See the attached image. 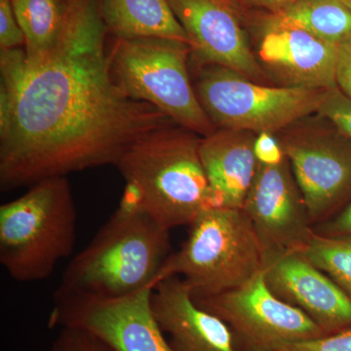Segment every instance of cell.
I'll return each instance as SVG.
<instances>
[{
	"instance_id": "e0dca14e",
	"label": "cell",
	"mask_w": 351,
	"mask_h": 351,
	"mask_svg": "<svg viewBox=\"0 0 351 351\" xmlns=\"http://www.w3.org/2000/svg\"><path fill=\"white\" fill-rule=\"evenodd\" d=\"M108 31L117 39L164 38L191 40L169 0H100Z\"/></svg>"
},
{
	"instance_id": "9a60e30c",
	"label": "cell",
	"mask_w": 351,
	"mask_h": 351,
	"mask_svg": "<svg viewBox=\"0 0 351 351\" xmlns=\"http://www.w3.org/2000/svg\"><path fill=\"white\" fill-rule=\"evenodd\" d=\"M152 307L176 351H239L228 325L198 306L179 276L156 284Z\"/></svg>"
},
{
	"instance_id": "d4e9b609",
	"label": "cell",
	"mask_w": 351,
	"mask_h": 351,
	"mask_svg": "<svg viewBox=\"0 0 351 351\" xmlns=\"http://www.w3.org/2000/svg\"><path fill=\"white\" fill-rule=\"evenodd\" d=\"M336 82L339 91L351 100V34L337 44Z\"/></svg>"
},
{
	"instance_id": "30bf717a",
	"label": "cell",
	"mask_w": 351,
	"mask_h": 351,
	"mask_svg": "<svg viewBox=\"0 0 351 351\" xmlns=\"http://www.w3.org/2000/svg\"><path fill=\"white\" fill-rule=\"evenodd\" d=\"M152 291L119 299L55 293L48 326L84 330L113 351H176L154 316Z\"/></svg>"
},
{
	"instance_id": "277c9868",
	"label": "cell",
	"mask_w": 351,
	"mask_h": 351,
	"mask_svg": "<svg viewBox=\"0 0 351 351\" xmlns=\"http://www.w3.org/2000/svg\"><path fill=\"white\" fill-rule=\"evenodd\" d=\"M77 213L66 177L32 184L27 193L0 206V263L20 283L52 276L71 257Z\"/></svg>"
},
{
	"instance_id": "6da1fadb",
	"label": "cell",
	"mask_w": 351,
	"mask_h": 351,
	"mask_svg": "<svg viewBox=\"0 0 351 351\" xmlns=\"http://www.w3.org/2000/svg\"><path fill=\"white\" fill-rule=\"evenodd\" d=\"M100 0H66L57 45L29 59L0 50V186L117 166L134 143L175 124L113 80Z\"/></svg>"
},
{
	"instance_id": "5b68a950",
	"label": "cell",
	"mask_w": 351,
	"mask_h": 351,
	"mask_svg": "<svg viewBox=\"0 0 351 351\" xmlns=\"http://www.w3.org/2000/svg\"><path fill=\"white\" fill-rule=\"evenodd\" d=\"M189 226L157 283L179 276L196 299L240 287L262 271L265 252L243 209L208 208Z\"/></svg>"
},
{
	"instance_id": "52a82bcc",
	"label": "cell",
	"mask_w": 351,
	"mask_h": 351,
	"mask_svg": "<svg viewBox=\"0 0 351 351\" xmlns=\"http://www.w3.org/2000/svg\"><path fill=\"white\" fill-rule=\"evenodd\" d=\"M195 83L203 110L215 127L276 134L316 114L328 90L265 86L232 69L205 64Z\"/></svg>"
},
{
	"instance_id": "cb8c5ba5",
	"label": "cell",
	"mask_w": 351,
	"mask_h": 351,
	"mask_svg": "<svg viewBox=\"0 0 351 351\" xmlns=\"http://www.w3.org/2000/svg\"><path fill=\"white\" fill-rule=\"evenodd\" d=\"M276 351H351V328L321 338L289 343Z\"/></svg>"
},
{
	"instance_id": "f1b7e54d",
	"label": "cell",
	"mask_w": 351,
	"mask_h": 351,
	"mask_svg": "<svg viewBox=\"0 0 351 351\" xmlns=\"http://www.w3.org/2000/svg\"><path fill=\"white\" fill-rule=\"evenodd\" d=\"M341 1H343L346 6L350 7V8L351 9V0H341Z\"/></svg>"
},
{
	"instance_id": "7402d4cb",
	"label": "cell",
	"mask_w": 351,
	"mask_h": 351,
	"mask_svg": "<svg viewBox=\"0 0 351 351\" xmlns=\"http://www.w3.org/2000/svg\"><path fill=\"white\" fill-rule=\"evenodd\" d=\"M317 114L332 122L351 138V100L338 87L328 90Z\"/></svg>"
},
{
	"instance_id": "44dd1931",
	"label": "cell",
	"mask_w": 351,
	"mask_h": 351,
	"mask_svg": "<svg viewBox=\"0 0 351 351\" xmlns=\"http://www.w3.org/2000/svg\"><path fill=\"white\" fill-rule=\"evenodd\" d=\"M45 351H113L100 339L84 330L61 328L56 339Z\"/></svg>"
},
{
	"instance_id": "484cf974",
	"label": "cell",
	"mask_w": 351,
	"mask_h": 351,
	"mask_svg": "<svg viewBox=\"0 0 351 351\" xmlns=\"http://www.w3.org/2000/svg\"><path fill=\"white\" fill-rule=\"evenodd\" d=\"M256 158L258 162L263 164H278L286 158L282 145L274 134H258L254 145Z\"/></svg>"
},
{
	"instance_id": "7a4b0ae2",
	"label": "cell",
	"mask_w": 351,
	"mask_h": 351,
	"mask_svg": "<svg viewBox=\"0 0 351 351\" xmlns=\"http://www.w3.org/2000/svg\"><path fill=\"white\" fill-rule=\"evenodd\" d=\"M173 253L170 230L124 191L119 208L64 269L58 294L119 299L154 288Z\"/></svg>"
},
{
	"instance_id": "4fadbf2b",
	"label": "cell",
	"mask_w": 351,
	"mask_h": 351,
	"mask_svg": "<svg viewBox=\"0 0 351 351\" xmlns=\"http://www.w3.org/2000/svg\"><path fill=\"white\" fill-rule=\"evenodd\" d=\"M169 3L201 62L232 69L255 82L267 80L228 0H169Z\"/></svg>"
},
{
	"instance_id": "5bb4252c",
	"label": "cell",
	"mask_w": 351,
	"mask_h": 351,
	"mask_svg": "<svg viewBox=\"0 0 351 351\" xmlns=\"http://www.w3.org/2000/svg\"><path fill=\"white\" fill-rule=\"evenodd\" d=\"M258 63L282 86L330 90L337 86V44L270 15L257 47Z\"/></svg>"
},
{
	"instance_id": "3957f363",
	"label": "cell",
	"mask_w": 351,
	"mask_h": 351,
	"mask_svg": "<svg viewBox=\"0 0 351 351\" xmlns=\"http://www.w3.org/2000/svg\"><path fill=\"white\" fill-rule=\"evenodd\" d=\"M200 142L195 132L173 124L134 143L117 164L138 207L167 230L189 226L213 208Z\"/></svg>"
},
{
	"instance_id": "8992f818",
	"label": "cell",
	"mask_w": 351,
	"mask_h": 351,
	"mask_svg": "<svg viewBox=\"0 0 351 351\" xmlns=\"http://www.w3.org/2000/svg\"><path fill=\"white\" fill-rule=\"evenodd\" d=\"M189 44L164 38L115 39L113 80L135 100L151 104L178 126L206 137L216 131L189 77Z\"/></svg>"
},
{
	"instance_id": "83f0119b",
	"label": "cell",
	"mask_w": 351,
	"mask_h": 351,
	"mask_svg": "<svg viewBox=\"0 0 351 351\" xmlns=\"http://www.w3.org/2000/svg\"><path fill=\"white\" fill-rule=\"evenodd\" d=\"M254 5L263 7L271 11V13L278 12L304 0H250Z\"/></svg>"
},
{
	"instance_id": "7c38bea8",
	"label": "cell",
	"mask_w": 351,
	"mask_h": 351,
	"mask_svg": "<svg viewBox=\"0 0 351 351\" xmlns=\"http://www.w3.org/2000/svg\"><path fill=\"white\" fill-rule=\"evenodd\" d=\"M263 276L278 299L302 311L326 336L351 328V300L302 251L265 255Z\"/></svg>"
},
{
	"instance_id": "603a6c76",
	"label": "cell",
	"mask_w": 351,
	"mask_h": 351,
	"mask_svg": "<svg viewBox=\"0 0 351 351\" xmlns=\"http://www.w3.org/2000/svg\"><path fill=\"white\" fill-rule=\"evenodd\" d=\"M25 36L21 29L12 0H0V48L17 49L25 46Z\"/></svg>"
},
{
	"instance_id": "d6986e66",
	"label": "cell",
	"mask_w": 351,
	"mask_h": 351,
	"mask_svg": "<svg viewBox=\"0 0 351 351\" xmlns=\"http://www.w3.org/2000/svg\"><path fill=\"white\" fill-rule=\"evenodd\" d=\"M271 15L332 44L351 34V9L341 0H304Z\"/></svg>"
},
{
	"instance_id": "8fae6325",
	"label": "cell",
	"mask_w": 351,
	"mask_h": 351,
	"mask_svg": "<svg viewBox=\"0 0 351 351\" xmlns=\"http://www.w3.org/2000/svg\"><path fill=\"white\" fill-rule=\"evenodd\" d=\"M265 255L301 251L314 233L306 202L287 157L278 164L258 162L242 208Z\"/></svg>"
},
{
	"instance_id": "ac0fdd59",
	"label": "cell",
	"mask_w": 351,
	"mask_h": 351,
	"mask_svg": "<svg viewBox=\"0 0 351 351\" xmlns=\"http://www.w3.org/2000/svg\"><path fill=\"white\" fill-rule=\"evenodd\" d=\"M14 12L25 36L29 59L50 52L61 38L66 0H12Z\"/></svg>"
},
{
	"instance_id": "ba28073f",
	"label": "cell",
	"mask_w": 351,
	"mask_h": 351,
	"mask_svg": "<svg viewBox=\"0 0 351 351\" xmlns=\"http://www.w3.org/2000/svg\"><path fill=\"white\" fill-rule=\"evenodd\" d=\"M276 137L313 228L350 202L351 138L317 113L295 122Z\"/></svg>"
},
{
	"instance_id": "2e32d148",
	"label": "cell",
	"mask_w": 351,
	"mask_h": 351,
	"mask_svg": "<svg viewBox=\"0 0 351 351\" xmlns=\"http://www.w3.org/2000/svg\"><path fill=\"white\" fill-rule=\"evenodd\" d=\"M258 134L219 129L201 138L199 154L211 191L212 207L242 209L257 171Z\"/></svg>"
},
{
	"instance_id": "9c48e42d",
	"label": "cell",
	"mask_w": 351,
	"mask_h": 351,
	"mask_svg": "<svg viewBox=\"0 0 351 351\" xmlns=\"http://www.w3.org/2000/svg\"><path fill=\"white\" fill-rule=\"evenodd\" d=\"M193 300L228 325L239 351H276L326 336L306 314L269 290L263 269L240 287Z\"/></svg>"
},
{
	"instance_id": "ffe728a7",
	"label": "cell",
	"mask_w": 351,
	"mask_h": 351,
	"mask_svg": "<svg viewBox=\"0 0 351 351\" xmlns=\"http://www.w3.org/2000/svg\"><path fill=\"white\" fill-rule=\"evenodd\" d=\"M301 251L351 300V237H325L314 232Z\"/></svg>"
},
{
	"instance_id": "4316f807",
	"label": "cell",
	"mask_w": 351,
	"mask_h": 351,
	"mask_svg": "<svg viewBox=\"0 0 351 351\" xmlns=\"http://www.w3.org/2000/svg\"><path fill=\"white\" fill-rule=\"evenodd\" d=\"M313 230L325 237H351V201L338 214L314 226Z\"/></svg>"
}]
</instances>
